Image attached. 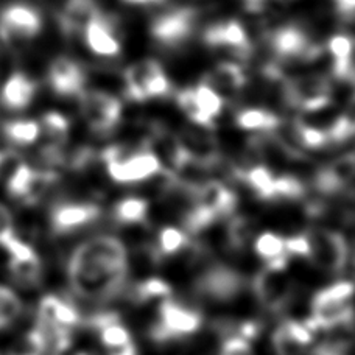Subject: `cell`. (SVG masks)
I'll return each mask as SVG.
<instances>
[{
    "instance_id": "cell-1",
    "label": "cell",
    "mask_w": 355,
    "mask_h": 355,
    "mask_svg": "<svg viewBox=\"0 0 355 355\" xmlns=\"http://www.w3.org/2000/svg\"><path fill=\"white\" fill-rule=\"evenodd\" d=\"M128 251L114 236L80 243L67 262V281L81 300L105 304L123 295L128 279Z\"/></svg>"
},
{
    "instance_id": "cell-2",
    "label": "cell",
    "mask_w": 355,
    "mask_h": 355,
    "mask_svg": "<svg viewBox=\"0 0 355 355\" xmlns=\"http://www.w3.org/2000/svg\"><path fill=\"white\" fill-rule=\"evenodd\" d=\"M125 95L132 101H147L153 98L167 97L172 91V83L166 69L159 61L144 58L126 69L125 75Z\"/></svg>"
},
{
    "instance_id": "cell-3",
    "label": "cell",
    "mask_w": 355,
    "mask_h": 355,
    "mask_svg": "<svg viewBox=\"0 0 355 355\" xmlns=\"http://www.w3.org/2000/svg\"><path fill=\"white\" fill-rule=\"evenodd\" d=\"M245 281L239 271L225 265H212L196 277L193 291L201 301L227 304L243 293Z\"/></svg>"
},
{
    "instance_id": "cell-4",
    "label": "cell",
    "mask_w": 355,
    "mask_h": 355,
    "mask_svg": "<svg viewBox=\"0 0 355 355\" xmlns=\"http://www.w3.org/2000/svg\"><path fill=\"white\" fill-rule=\"evenodd\" d=\"M312 265L327 275H338L349 262V245L337 231L315 227L309 234Z\"/></svg>"
},
{
    "instance_id": "cell-5",
    "label": "cell",
    "mask_w": 355,
    "mask_h": 355,
    "mask_svg": "<svg viewBox=\"0 0 355 355\" xmlns=\"http://www.w3.org/2000/svg\"><path fill=\"white\" fill-rule=\"evenodd\" d=\"M81 112L95 135L107 136L122 119V101L105 91H89L80 95Z\"/></svg>"
},
{
    "instance_id": "cell-6",
    "label": "cell",
    "mask_w": 355,
    "mask_h": 355,
    "mask_svg": "<svg viewBox=\"0 0 355 355\" xmlns=\"http://www.w3.org/2000/svg\"><path fill=\"white\" fill-rule=\"evenodd\" d=\"M332 101V85L322 73H306L287 80V103L301 112L313 111Z\"/></svg>"
},
{
    "instance_id": "cell-7",
    "label": "cell",
    "mask_w": 355,
    "mask_h": 355,
    "mask_svg": "<svg viewBox=\"0 0 355 355\" xmlns=\"http://www.w3.org/2000/svg\"><path fill=\"white\" fill-rule=\"evenodd\" d=\"M252 284H254L252 290H254L256 300L266 310L276 313L285 310L296 291L295 281L287 272V268L277 270L265 266L261 272H257Z\"/></svg>"
},
{
    "instance_id": "cell-8",
    "label": "cell",
    "mask_w": 355,
    "mask_h": 355,
    "mask_svg": "<svg viewBox=\"0 0 355 355\" xmlns=\"http://www.w3.org/2000/svg\"><path fill=\"white\" fill-rule=\"evenodd\" d=\"M40 11L25 3H11L0 11V36L5 41H27L40 33Z\"/></svg>"
},
{
    "instance_id": "cell-9",
    "label": "cell",
    "mask_w": 355,
    "mask_h": 355,
    "mask_svg": "<svg viewBox=\"0 0 355 355\" xmlns=\"http://www.w3.org/2000/svg\"><path fill=\"white\" fill-rule=\"evenodd\" d=\"M53 172H36L27 164H19L8 180V193L24 202H36L56 181Z\"/></svg>"
},
{
    "instance_id": "cell-10",
    "label": "cell",
    "mask_w": 355,
    "mask_h": 355,
    "mask_svg": "<svg viewBox=\"0 0 355 355\" xmlns=\"http://www.w3.org/2000/svg\"><path fill=\"white\" fill-rule=\"evenodd\" d=\"M100 215L101 209L92 202H66L53 209L50 223L55 234H67L94 223Z\"/></svg>"
},
{
    "instance_id": "cell-11",
    "label": "cell",
    "mask_w": 355,
    "mask_h": 355,
    "mask_svg": "<svg viewBox=\"0 0 355 355\" xmlns=\"http://www.w3.org/2000/svg\"><path fill=\"white\" fill-rule=\"evenodd\" d=\"M49 81L53 91L62 97H75L85 92L86 75L77 61L66 56L53 60L49 69Z\"/></svg>"
},
{
    "instance_id": "cell-12",
    "label": "cell",
    "mask_w": 355,
    "mask_h": 355,
    "mask_svg": "<svg viewBox=\"0 0 355 355\" xmlns=\"http://www.w3.org/2000/svg\"><path fill=\"white\" fill-rule=\"evenodd\" d=\"M85 44L94 55L114 58L122 52V42L116 33L111 17L100 15L83 31Z\"/></svg>"
},
{
    "instance_id": "cell-13",
    "label": "cell",
    "mask_w": 355,
    "mask_h": 355,
    "mask_svg": "<svg viewBox=\"0 0 355 355\" xmlns=\"http://www.w3.org/2000/svg\"><path fill=\"white\" fill-rule=\"evenodd\" d=\"M201 81L214 87L225 100V97H234L242 92L248 85V77L243 66L239 62L218 61L214 67L209 69Z\"/></svg>"
},
{
    "instance_id": "cell-14",
    "label": "cell",
    "mask_w": 355,
    "mask_h": 355,
    "mask_svg": "<svg viewBox=\"0 0 355 355\" xmlns=\"http://www.w3.org/2000/svg\"><path fill=\"white\" fill-rule=\"evenodd\" d=\"M195 202L220 220L236 212L239 198L237 193L230 187H226L223 182L209 180L205 186L196 190Z\"/></svg>"
},
{
    "instance_id": "cell-15",
    "label": "cell",
    "mask_w": 355,
    "mask_h": 355,
    "mask_svg": "<svg viewBox=\"0 0 355 355\" xmlns=\"http://www.w3.org/2000/svg\"><path fill=\"white\" fill-rule=\"evenodd\" d=\"M100 15L97 0H66L60 12L61 28L67 35L83 33L87 25Z\"/></svg>"
},
{
    "instance_id": "cell-16",
    "label": "cell",
    "mask_w": 355,
    "mask_h": 355,
    "mask_svg": "<svg viewBox=\"0 0 355 355\" xmlns=\"http://www.w3.org/2000/svg\"><path fill=\"white\" fill-rule=\"evenodd\" d=\"M36 94V83L24 73H12L5 81L0 92V101L11 111H22L30 106Z\"/></svg>"
},
{
    "instance_id": "cell-17",
    "label": "cell",
    "mask_w": 355,
    "mask_h": 355,
    "mask_svg": "<svg viewBox=\"0 0 355 355\" xmlns=\"http://www.w3.org/2000/svg\"><path fill=\"white\" fill-rule=\"evenodd\" d=\"M37 318L52 321L55 324H60L62 327L72 329L80 324V313L72 304L66 301H61L60 297L53 295L42 297L40 304V310H37Z\"/></svg>"
},
{
    "instance_id": "cell-18",
    "label": "cell",
    "mask_w": 355,
    "mask_h": 355,
    "mask_svg": "<svg viewBox=\"0 0 355 355\" xmlns=\"http://www.w3.org/2000/svg\"><path fill=\"white\" fill-rule=\"evenodd\" d=\"M236 123L237 128L243 131L271 132L281 123V119L276 116V112L263 107H245L237 112Z\"/></svg>"
},
{
    "instance_id": "cell-19",
    "label": "cell",
    "mask_w": 355,
    "mask_h": 355,
    "mask_svg": "<svg viewBox=\"0 0 355 355\" xmlns=\"http://www.w3.org/2000/svg\"><path fill=\"white\" fill-rule=\"evenodd\" d=\"M193 94L205 126L212 128L215 119L220 117L221 111H223V97L205 81H200L198 85L193 86Z\"/></svg>"
},
{
    "instance_id": "cell-20",
    "label": "cell",
    "mask_w": 355,
    "mask_h": 355,
    "mask_svg": "<svg viewBox=\"0 0 355 355\" xmlns=\"http://www.w3.org/2000/svg\"><path fill=\"white\" fill-rule=\"evenodd\" d=\"M150 205L145 198L141 196H130V198H125L119 201L116 207H114V218H116L117 223L120 225H137V223H145L148 217Z\"/></svg>"
},
{
    "instance_id": "cell-21",
    "label": "cell",
    "mask_w": 355,
    "mask_h": 355,
    "mask_svg": "<svg viewBox=\"0 0 355 355\" xmlns=\"http://www.w3.org/2000/svg\"><path fill=\"white\" fill-rule=\"evenodd\" d=\"M256 225L250 217L237 215L234 217L226 227L227 250L234 252H242L254 237Z\"/></svg>"
},
{
    "instance_id": "cell-22",
    "label": "cell",
    "mask_w": 355,
    "mask_h": 355,
    "mask_svg": "<svg viewBox=\"0 0 355 355\" xmlns=\"http://www.w3.org/2000/svg\"><path fill=\"white\" fill-rule=\"evenodd\" d=\"M172 295V285L166 279L147 277L137 282L132 290V300L137 304H150L153 301L167 300Z\"/></svg>"
},
{
    "instance_id": "cell-23",
    "label": "cell",
    "mask_w": 355,
    "mask_h": 355,
    "mask_svg": "<svg viewBox=\"0 0 355 355\" xmlns=\"http://www.w3.org/2000/svg\"><path fill=\"white\" fill-rule=\"evenodd\" d=\"M256 254L262 259L265 263H271L281 259L290 257L285 250V239L276 232H263L256 239L254 243Z\"/></svg>"
},
{
    "instance_id": "cell-24",
    "label": "cell",
    "mask_w": 355,
    "mask_h": 355,
    "mask_svg": "<svg viewBox=\"0 0 355 355\" xmlns=\"http://www.w3.org/2000/svg\"><path fill=\"white\" fill-rule=\"evenodd\" d=\"M3 132L11 142L28 145L40 137L41 126L35 120H15V122H8L5 125Z\"/></svg>"
},
{
    "instance_id": "cell-25",
    "label": "cell",
    "mask_w": 355,
    "mask_h": 355,
    "mask_svg": "<svg viewBox=\"0 0 355 355\" xmlns=\"http://www.w3.org/2000/svg\"><path fill=\"white\" fill-rule=\"evenodd\" d=\"M157 246L156 250L159 252L161 257L166 256H175L176 252H180L184 246L189 243L186 232H182L181 230L173 226H167L162 227L157 234Z\"/></svg>"
},
{
    "instance_id": "cell-26",
    "label": "cell",
    "mask_w": 355,
    "mask_h": 355,
    "mask_svg": "<svg viewBox=\"0 0 355 355\" xmlns=\"http://www.w3.org/2000/svg\"><path fill=\"white\" fill-rule=\"evenodd\" d=\"M10 271L19 284L33 287L41 281V261L37 256L28 261H10Z\"/></svg>"
},
{
    "instance_id": "cell-27",
    "label": "cell",
    "mask_w": 355,
    "mask_h": 355,
    "mask_svg": "<svg viewBox=\"0 0 355 355\" xmlns=\"http://www.w3.org/2000/svg\"><path fill=\"white\" fill-rule=\"evenodd\" d=\"M22 312V302L11 288L0 285V324L8 327Z\"/></svg>"
},
{
    "instance_id": "cell-28",
    "label": "cell",
    "mask_w": 355,
    "mask_h": 355,
    "mask_svg": "<svg viewBox=\"0 0 355 355\" xmlns=\"http://www.w3.org/2000/svg\"><path fill=\"white\" fill-rule=\"evenodd\" d=\"M98 334H100L101 345L106 347V351L116 349V347H122L132 343L130 331L125 326L120 324V321H114L111 324H106L105 327H101Z\"/></svg>"
},
{
    "instance_id": "cell-29",
    "label": "cell",
    "mask_w": 355,
    "mask_h": 355,
    "mask_svg": "<svg viewBox=\"0 0 355 355\" xmlns=\"http://www.w3.org/2000/svg\"><path fill=\"white\" fill-rule=\"evenodd\" d=\"M271 345L276 355H302L304 349H306V347L288 332V329L285 324L277 326L271 337Z\"/></svg>"
},
{
    "instance_id": "cell-30",
    "label": "cell",
    "mask_w": 355,
    "mask_h": 355,
    "mask_svg": "<svg viewBox=\"0 0 355 355\" xmlns=\"http://www.w3.org/2000/svg\"><path fill=\"white\" fill-rule=\"evenodd\" d=\"M42 125L46 131L55 141L64 142L69 132V120L60 112H47L42 119Z\"/></svg>"
},
{
    "instance_id": "cell-31",
    "label": "cell",
    "mask_w": 355,
    "mask_h": 355,
    "mask_svg": "<svg viewBox=\"0 0 355 355\" xmlns=\"http://www.w3.org/2000/svg\"><path fill=\"white\" fill-rule=\"evenodd\" d=\"M220 355H254V351L248 340L239 337V335H231L221 341Z\"/></svg>"
},
{
    "instance_id": "cell-32",
    "label": "cell",
    "mask_w": 355,
    "mask_h": 355,
    "mask_svg": "<svg viewBox=\"0 0 355 355\" xmlns=\"http://www.w3.org/2000/svg\"><path fill=\"white\" fill-rule=\"evenodd\" d=\"M285 250H287L288 256L296 257H307L310 256V242L307 236H290L285 239Z\"/></svg>"
},
{
    "instance_id": "cell-33",
    "label": "cell",
    "mask_w": 355,
    "mask_h": 355,
    "mask_svg": "<svg viewBox=\"0 0 355 355\" xmlns=\"http://www.w3.org/2000/svg\"><path fill=\"white\" fill-rule=\"evenodd\" d=\"M15 221H12V215L10 209L0 205V245H5L10 239L15 237Z\"/></svg>"
},
{
    "instance_id": "cell-34",
    "label": "cell",
    "mask_w": 355,
    "mask_h": 355,
    "mask_svg": "<svg viewBox=\"0 0 355 355\" xmlns=\"http://www.w3.org/2000/svg\"><path fill=\"white\" fill-rule=\"evenodd\" d=\"M335 8L340 15H349V12H355V0H334Z\"/></svg>"
},
{
    "instance_id": "cell-35",
    "label": "cell",
    "mask_w": 355,
    "mask_h": 355,
    "mask_svg": "<svg viewBox=\"0 0 355 355\" xmlns=\"http://www.w3.org/2000/svg\"><path fill=\"white\" fill-rule=\"evenodd\" d=\"M106 352H107V355H139L137 351H136L135 343L126 345V346H122V347H116V349H110Z\"/></svg>"
},
{
    "instance_id": "cell-36",
    "label": "cell",
    "mask_w": 355,
    "mask_h": 355,
    "mask_svg": "<svg viewBox=\"0 0 355 355\" xmlns=\"http://www.w3.org/2000/svg\"><path fill=\"white\" fill-rule=\"evenodd\" d=\"M126 3L131 5H153V3H162L166 0H123Z\"/></svg>"
},
{
    "instance_id": "cell-37",
    "label": "cell",
    "mask_w": 355,
    "mask_h": 355,
    "mask_svg": "<svg viewBox=\"0 0 355 355\" xmlns=\"http://www.w3.org/2000/svg\"><path fill=\"white\" fill-rule=\"evenodd\" d=\"M8 159V153H0V168H2L3 164Z\"/></svg>"
},
{
    "instance_id": "cell-38",
    "label": "cell",
    "mask_w": 355,
    "mask_h": 355,
    "mask_svg": "<svg viewBox=\"0 0 355 355\" xmlns=\"http://www.w3.org/2000/svg\"><path fill=\"white\" fill-rule=\"evenodd\" d=\"M262 0H245V3L246 5H257V3H261Z\"/></svg>"
},
{
    "instance_id": "cell-39",
    "label": "cell",
    "mask_w": 355,
    "mask_h": 355,
    "mask_svg": "<svg viewBox=\"0 0 355 355\" xmlns=\"http://www.w3.org/2000/svg\"><path fill=\"white\" fill-rule=\"evenodd\" d=\"M75 355H87L86 352H78V354H75Z\"/></svg>"
},
{
    "instance_id": "cell-40",
    "label": "cell",
    "mask_w": 355,
    "mask_h": 355,
    "mask_svg": "<svg viewBox=\"0 0 355 355\" xmlns=\"http://www.w3.org/2000/svg\"><path fill=\"white\" fill-rule=\"evenodd\" d=\"M2 329H3V327H2V324H0V331H2Z\"/></svg>"
}]
</instances>
